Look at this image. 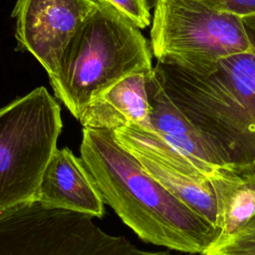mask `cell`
<instances>
[{
	"mask_svg": "<svg viewBox=\"0 0 255 255\" xmlns=\"http://www.w3.org/2000/svg\"><path fill=\"white\" fill-rule=\"evenodd\" d=\"M80 152L105 203L141 240L201 254L218 236L215 226L146 173L114 130L83 128Z\"/></svg>",
	"mask_w": 255,
	"mask_h": 255,
	"instance_id": "6da1fadb",
	"label": "cell"
},
{
	"mask_svg": "<svg viewBox=\"0 0 255 255\" xmlns=\"http://www.w3.org/2000/svg\"><path fill=\"white\" fill-rule=\"evenodd\" d=\"M153 72L169 99L226 163L255 159V50L220 59L203 73L160 62Z\"/></svg>",
	"mask_w": 255,
	"mask_h": 255,
	"instance_id": "7a4b0ae2",
	"label": "cell"
},
{
	"mask_svg": "<svg viewBox=\"0 0 255 255\" xmlns=\"http://www.w3.org/2000/svg\"><path fill=\"white\" fill-rule=\"evenodd\" d=\"M151 52L139 29L98 3L70 40L50 84L79 120L107 89L134 73H149Z\"/></svg>",
	"mask_w": 255,
	"mask_h": 255,
	"instance_id": "3957f363",
	"label": "cell"
},
{
	"mask_svg": "<svg viewBox=\"0 0 255 255\" xmlns=\"http://www.w3.org/2000/svg\"><path fill=\"white\" fill-rule=\"evenodd\" d=\"M62 128L61 108L45 87L0 108V211L36 201Z\"/></svg>",
	"mask_w": 255,
	"mask_h": 255,
	"instance_id": "277c9868",
	"label": "cell"
},
{
	"mask_svg": "<svg viewBox=\"0 0 255 255\" xmlns=\"http://www.w3.org/2000/svg\"><path fill=\"white\" fill-rule=\"evenodd\" d=\"M150 47L157 62L192 73L206 72L220 59L255 50L242 18L202 0H156Z\"/></svg>",
	"mask_w": 255,
	"mask_h": 255,
	"instance_id": "5b68a950",
	"label": "cell"
},
{
	"mask_svg": "<svg viewBox=\"0 0 255 255\" xmlns=\"http://www.w3.org/2000/svg\"><path fill=\"white\" fill-rule=\"evenodd\" d=\"M0 255H174L103 230L93 216L38 201L0 211Z\"/></svg>",
	"mask_w": 255,
	"mask_h": 255,
	"instance_id": "8992f818",
	"label": "cell"
},
{
	"mask_svg": "<svg viewBox=\"0 0 255 255\" xmlns=\"http://www.w3.org/2000/svg\"><path fill=\"white\" fill-rule=\"evenodd\" d=\"M114 131L147 174L216 227L215 197L208 179L221 167L185 154L151 128L128 126Z\"/></svg>",
	"mask_w": 255,
	"mask_h": 255,
	"instance_id": "52a82bcc",
	"label": "cell"
},
{
	"mask_svg": "<svg viewBox=\"0 0 255 255\" xmlns=\"http://www.w3.org/2000/svg\"><path fill=\"white\" fill-rule=\"evenodd\" d=\"M97 6L96 0H17L12 16L18 48L54 75L70 40Z\"/></svg>",
	"mask_w": 255,
	"mask_h": 255,
	"instance_id": "ba28073f",
	"label": "cell"
},
{
	"mask_svg": "<svg viewBox=\"0 0 255 255\" xmlns=\"http://www.w3.org/2000/svg\"><path fill=\"white\" fill-rule=\"evenodd\" d=\"M36 201L50 208H62L101 218L105 201L84 163L68 147L56 148L43 172Z\"/></svg>",
	"mask_w": 255,
	"mask_h": 255,
	"instance_id": "9c48e42d",
	"label": "cell"
},
{
	"mask_svg": "<svg viewBox=\"0 0 255 255\" xmlns=\"http://www.w3.org/2000/svg\"><path fill=\"white\" fill-rule=\"evenodd\" d=\"M147 75L131 74L95 98L79 119L83 128L116 130L137 126L151 128Z\"/></svg>",
	"mask_w": 255,
	"mask_h": 255,
	"instance_id": "30bf717a",
	"label": "cell"
},
{
	"mask_svg": "<svg viewBox=\"0 0 255 255\" xmlns=\"http://www.w3.org/2000/svg\"><path fill=\"white\" fill-rule=\"evenodd\" d=\"M150 127L165 142L215 167L228 164L208 137L174 105L162 89L153 69L147 75Z\"/></svg>",
	"mask_w": 255,
	"mask_h": 255,
	"instance_id": "8fae6325",
	"label": "cell"
},
{
	"mask_svg": "<svg viewBox=\"0 0 255 255\" xmlns=\"http://www.w3.org/2000/svg\"><path fill=\"white\" fill-rule=\"evenodd\" d=\"M216 206V238L233 234L255 216V165L219 168L209 177Z\"/></svg>",
	"mask_w": 255,
	"mask_h": 255,
	"instance_id": "7c38bea8",
	"label": "cell"
},
{
	"mask_svg": "<svg viewBox=\"0 0 255 255\" xmlns=\"http://www.w3.org/2000/svg\"><path fill=\"white\" fill-rule=\"evenodd\" d=\"M201 255H255V216L233 234L216 238Z\"/></svg>",
	"mask_w": 255,
	"mask_h": 255,
	"instance_id": "4fadbf2b",
	"label": "cell"
},
{
	"mask_svg": "<svg viewBox=\"0 0 255 255\" xmlns=\"http://www.w3.org/2000/svg\"><path fill=\"white\" fill-rule=\"evenodd\" d=\"M99 4L111 9L126 21L138 29L150 24V13L147 0H96Z\"/></svg>",
	"mask_w": 255,
	"mask_h": 255,
	"instance_id": "5bb4252c",
	"label": "cell"
},
{
	"mask_svg": "<svg viewBox=\"0 0 255 255\" xmlns=\"http://www.w3.org/2000/svg\"><path fill=\"white\" fill-rule=\"evenodd\" d=\"M212 8L242 19H255V0H202Z\"/></svg>",
	"mask_w": 255,
	"mask_h": 255,
	"instance_id": "9a60e30c",
	"label": "cell"
},
{
	"mask_svg": "<svg viewBox=\"0 0 255 255\" xmlns=\"http://www.w3.org/2000/svg\"><path fill=\"white\" fill-rule=\"evenodd\" d=\"M252 163H253V164H254V165H255V159H254V160H253V161H252Z\"/></svg>",
	"mask_w": 255,
	"mask_h": 255,
	"instance_id": "2e32d148",
	"label": "cell"
}]
</instances>
